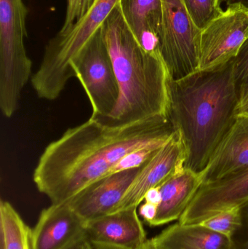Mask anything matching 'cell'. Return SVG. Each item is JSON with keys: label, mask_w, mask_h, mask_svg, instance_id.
Instances as JSON below:
<instances>
[{"label": "cell", "mask_w": 248, "mask_h": 249, "mask_svg": "<svg viewBox=\"0 0 248 249\" xmlns=\"http://www.w3.org/2000/svg\"><path fill=\"white\" fill-rule=\"evenodd\" d=\"M161 147L149 146L132 151L123 157L113 168L111 169L109 175L116 174L126 170L134 169L142 166Z\"/></svg>", "instance_id": "21"}, {"label": "cell", "mask_w": 248, "mask_h": 249, "mask_svg": "<svg viewBox=\"0 0 248 249\" xmlns=\"http://www.w3.org/2000/svg\"><path fill=\"white\" fill-rule=\"evenodd\" d=\"M157 208H158V206L157 205L144 202L139 206L138 214L148 225L151 226L156 216H157Z\"/></svg>", "instance_id": "25"}, {"label": "cell", "mask_w": 248, "mask_h": 249, "mask_svg": "<svg viewBox=\"0 0 248 249\" xmlns=\"http://www.w3.org/2000/svg\"><path fill=\"white\" fill-rule=\"evenodd\" d=\"M200 173L184 168L160 187L161 201L151 226H160L180 219L202 185Z\"/></svg>", "instance_id": "16"}, {"label": "cell", "mask_w": 248, "mask_h": 249, "mask_svg": "<svg viewBox=\"0 0 248 249\" xmlns=\"http://www.w3.org/2000/svg\"><path fill=\"white\" fill-rule=\"evenodd\" d=\"M85 224L68 203H52L32 229V249H70L85 238Z\"/></svg>", "instance_id": "13"}, {"label": "cell", "mask_w": 248, "mask_h": 249, "mask_svg": "<svg viewBox=\"0 0 248 249\" xmlns=\"http://www.w3.org/2000/svg\"><path fill=\"white\" fill-rule=\"evenodd\" d=\"M144 201L158 206L161 201V193H160V187H154V188L149 190L147 194L145 195Z\"/></svg>", "instance_id": "27"}, {"label": "cell", "mask_w": 248, "mask_h": 249, "mask_svg": "<svg viewBox=\"0 0 248 249\" xmlns=\"http://www.w3.org/2000/svg\"><path fill=\"white\" fill-rule=\"evenodd\" d=\"M136 249H154L152 247H151V244L149 243L148 240H147V241H146V243H144V244H143L142 246H141V247H139V248Z\"/></svg>", "instance_id": "30"}, {"label": "cell", "mask_w": 248, "mask_h": 249, "mask_svg": "<svg viewBox=\"0 0 248 249\" xmlns=\"http://www.w3.org/2000/svg\"><path fill=\"white\" fill-rule=\"evenodd\" d=\"M27 14L23 0H0V109L7 118L17 111L32 74L24 43Z\"/></svg>", "instance_id": "5"}, {"label": "cell", "mask_w": 248, "mask_h": 249, "mask_svg": "<svg viewBox=\"0 0 248 249\" xmlns=\"http://www.w3.org/2000/svg\"><path fill=\"white\" fill-rule=\"evenodd\" d=\"M236 115L248 118V86L239 91Z\"/></svg>", "instance_id": "26"}, {"label": "cell", "mask_w": 248, "mask_h": 249, "mask_svg": "<svg viewBox=\"0 0 248 249\" xmlns=\"http://www.w3.org/2000/svg\"><path fill=\"white\" fill-rule=\"evenodd\" d=\"M199 224L231 238L243 225L242 207L234 208L220 212Z\"/></svg>", "instance_id": "19"}, {"label": "cell", "mask_w": 248, "mask_h": 249, "mask_svg": "<svg viewBox=\"0 0 248 249\" xmlns=\"http://www.w3.org/2000/svg\"><path fill=\"white\" fill-rule=\"evenodd\" d=\"M167 90V118L186 146L184 167L200 173L237 116L232 61L178 80L169 77Z\"/></svg>", "instance_id": "2"}, {"label": "cell", "mask_w": 248, "mask_h": 249, "mask_svg": "<svg viewBox=\"0 0 248 249\" xmlns=\"http://www.w3.org/2000/svg\"><path fill=\"white\" fill-rule=\"evenodd\" d=\"M119 2L125 21L140 45L147 52L163 58L161 0H119Z\"/></svg>", "instance_id": "15"}, {"label": "cell", "mask_w": 248, "mask_h": 249, "mask_svg": "<svg viewBox=\"0 0 248 249\" xmlns=\"http://www.w3.org/2000/svg\"><path fill=\"white\" fill-rule=\"evenodd\" d=\"M243 225L231 237L230 249H248V203L242 207Z\"/></svg>", "instance_id": "24"}, {"label": "cell", "mask_w": 248, "mask_h": 249, "mask_svg": "<svg viewBox=\"0 0 248 249\" xmlns=\"http://www.w3.org/2000/svg\"><path fill=\"white\" fill-rule=\"evenodd\" d=\"M161 54L169 76L182 78L199 70L201 30L183 0H161Z\"/></svg>", "instance_id": "6"}, {"label": "cell", "mask_w": 248, "mask_h": 249, "mask_svg": "<svg viewBox=\"0 0 248 249\" xmlns=\"http://www.w3.org/2000/svg\"><path fill=\"white\" fill-rule=\"evenodd\" d=\"M71 69L90 101L92 118L109 117L117 105L120 91L100 29L72 61Z\"/></svg>", "instance_id": "7"}, {"label": "cell", "mask_w": 248, "mask_h": 249, "mask_svg": "<svg viewBox=\"0 0 248 249\" xmlns=\"http://www.w3.org/2000/svg\"><path fill=\"white\" fill-rule=\"evenodd\" d=\"M1 249H32V229L6 200L0 202Z\"/></svg>", "instance_id": "18"}, {"label": "cell", "mask_w": 248, "mask_h": 249, "mask_svg": "<svg viewBox=\"0 0 248 249\" xmlns=\"http://www.w3.org/2000/svg\"><path fill=\"white\" fill-rule=\"evenodd\" d=\"M174 133L168 118L163 117L120 127L90 117L46 146L33 171V183L51 203H66L109 176L127 154L149 146L162 147Z\"/></svg>", "instance_id": "1"}, {"label": "cell", "mask_w": 248, "mask_h": 249, "mask_svg": "<svg viewBox=\"0 0 248 249\" xmlns=\"http://www.w3.org/2000/svg\"><path fill=\"white\" fill-rule=\"evenodd\" d=\"M239 91L248 86V38L232 61Z\"/></svg>", "instance_id": "23"}, {"label": "cell", "mask_w": 248, "mask_h": 249, "mask_svg": "<svg viewBox=\"0 0 248 249\" xmlns=\"http://www.w3.org/2000/svg\"><path fill=\"white\" fill-rule=\"evenodd\" d=\"M140 168L111 174L93 183L66 202L87 222L117 210Z\"/></svg>", "instance_id": "12"}, {"label": "cell", "mask_w": 248, "mask_h": 249, "mask_svg": "<svg viewBox=\"0 0 248 249\" xmlns=\"http://www.w3.org/2000/svg\"><path fill=\"white\" fill-rule=\"evenodd\" d=\"M247 168L248 118L236 116L206 166L200 172L202 184L238 174Z\"/></svg>", "instance_id": "14"}, {"label": "cell", "mask_w": 248, "mask_h": 249, "mask_svg": "<svg viewBox=\"0 0 248 249\" xmlns=\"http://www.w3.org/2000/svg\"><path fill=\"white\" fill-rule=\"evenodd\" d=\"M183 1L194 22L200 30L223 12L217 0H183Z\"/></svg>", "instance_id": "20"}, {"label": "cell", "mask_w": 248, "mask_h": 249, "mask_svg": "<svg viewBox=\"0 0 248 249\" xmlns=\"http://www.w3.org/2000/svg\"><path fill=\"white\" fill-rule=\"evenodd\" d=\"M220 5L221 3L225 2L227 7L232 5H241L248 10V0H218Z\"/></svg>", "instance_id": "28"}, {"label": "cell", "mask_w": 248, "mask_h": 249, "mask_svg": "<svg viewBox=\"0 0 248 249\" xmlns=\"http://www.w3.org/2000/svg\"><path fill=\"white\" fill-rule=\"evenodd\" d=\"M149 243L154 249H230L231 239L201 224H174Z\"/></svg>", "instance_id": "17"}, {"label": "cell", "mask_w": 248, "mask_h": 249, "mask_svg": "<svg viewBox=\"0 0 248 249\" xmlns=\"http://www.w3.org/2000/svg\"><path fill=\"white\" fill-rule=\"evenodd\" d=\"M119 0H95L87 13L66 32H58L45 47L42 62L32 78L39 99L53 101L74 77L71 63L100 30Z\"/></svg>", "instance_id": "4"}, {"label": "cell", "mask_w": 248, "mask_h": 249, "mask_svg": "<svg viewBox=\"0 0 248 249\" xmlns=\"http://www.w3.org/2000/svg\"><path fill=\"white\" fill-rule=\"evenodd\" d=\"M248 38V9L227 7L201 30L199 70H214L231 62Z\"/></svg>", "instance_id": "8"}, {"label": "cell", "mask_w": 248, "mask_h": 249, "mask_svg": "<svg viewBox=\"0 0 248 249\" xmlns=\"http://www.w3.org/2000/svg\"><path fill=\"white\" fill-rule=\"evenodd\" d=\"M186 160V146L179 132L175 131L171 139L141 167L116 211L138 208L149 190L160 187L181 172Z\"/></svg>", "instance_id": "10"}, {"label": "cell", "mask_w": 248, "mask_h": 249, "mask_svg": "<svg viewBox=\"0 0 248 249\" xmlns=\"http://www.w3.org/2000/svg\"><path fill=\"white\" fill-rule=\"evenodd\" d=\"M100 30L120 94L114 112L107 118L96 119L106 125L120 127L151 118H167L170 76L167 67L163 58L147 52L137 41L119 1Z\"/></svg>", "instance_id": "3"}, {"label": "cell", "mask_w": 248, "mask_h": 249, "mask_svg": "<svg viewBox=\"0 0 248 249\" xmlns=\"http://www.w3.org/2000/svg\"><path fill=\"white\" fill-rule=\"evenodd\" d=\"M248 203V168L217 181L204 183L179 219L182 225L198 224L220 212Z\"/></svg>", "instance_id": "9"}, {"label": "cell", "mask_w": 248, "mask_h": 249, "mask_svg": "<svg viewBox=\"0 0 248 249\" xmlns=\"http://www.w3.org/2000/svg\"><path fill=\"white\" fill-rule=\"evenodd\" d=\"M68 249H94L92 247V246L89 244L88 241L84 238V239L81 240L75 245L71 247V248Z\"/></svg>", "instance_id": "29"}, {"label": "cell", "mask_w": 248, "mask_h": 249, "mask_svg": "<svg viewBox=\"0 0 248 249\" xmlns=\"http://www.w3.org/2000/svg\"><path fill=\"white\" fill-rule=\"evenodd\" d=\"M95 0H66L65 20L59 32L68 30L78 21L91 7Z\"/></svg>", "instance_id": "22"}, {"label": "cell", "mask_w": 248, "mask_h": 249, "mask_svg": "<svg viewBox=\"0 0 248 249\" xmlns=\"http://www.w3.org/2000/svg\"><path fill=\"white\" fill-rule=\"evenodd\" d=\"M136 207L118 210L85 224V239L94 249H136L147 241Z\"/></svg>", "instance_id": "11"}, {"label": "cell", "mask_w": 248, "mask_h": 249, "mask_svg": "<svg viewBox=\"0 0 248 249\" xmlns=\"http://www.w3.org/2000/svg\"><path fill=\"white\" fill-rule=\"evenodd\" d=\"M217 1H218V4H219V2H218V0H217ZM219 5H220V4H219Z\"/></svg>", "instance_id": "31"}]
</instances>
